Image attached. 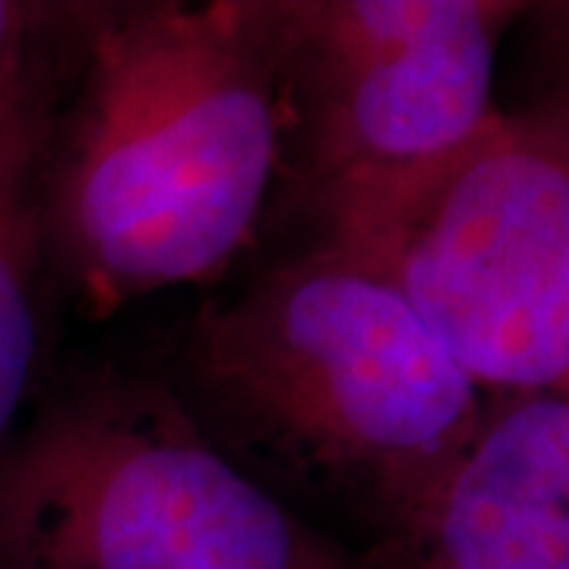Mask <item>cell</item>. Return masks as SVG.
<instances>
[{
    "instance_id": "cell-5",
    "label": "cell",
    "mask_w": 569,
    "mask_h": 569,
    "mask_svg": "<svg viewBox=\"0 0 569 569\" xmlns=\"http://www.w3.org/2000/svg\"><path fill=\"white\" fill-rule=\"evenodd\" d=\"M526 3L276 0L284 142L298 190L348 171L415 162L493 111L497 41Z\"/></svg>"
},
{
    "instance_id": "cell-6",
    "label": "cell",
    "mask_w": 569,
    "mask_h": 569,
    "mask_svg": "<svg viewBox=\"0 0 569 569\" xmlns=\"http://www.w3.org/2000/svg\"><path fill=\"white\" fill-rule=\"evenodd\" d=\"M355 569H569L567 392L490 396L471 440Z\"/></svg>"
},
{
    "instance_id": "cell-3",
    "label": "cell",
    "mask_w": 569,
    "mask_h": 569,
    "mask_svg": "<svg viewBox=\"0 0 569 569\" xmlns=\"http://www.w3.org/2000/svg\"><path fill=\"white\" fill-rule=\"evenodd\" d=\"M301 197L313 250L387 284L488 396L567 392L563 104L490 111L468 137Z\"/></svg>"
},
{
    "instance_id": "cell-1",
    "label": "cell",
    "mask_w": 569,
    "mask_h": 569,
    "mask_svg": "<svg viewBox=\"0 0 569 569\" xmlns=\"http://www.w3.org/2000/svg\"><path fill=\"white\" fill-rule=\"evenodd\" d=\"M41 171L44 263L96 320L222 272L282 164L276 0L80 3Z\"/></svg>"
},
{
    "instance_id": "cell-7",
    "label": "cell",
    "mask_w": 569,
    "mask_h": 569,
    "mask_svg": "<svg viewBox=\"0 0 569 569\" xmlns=\"http://www.w3.org/2000/svg\"><path fill=\"white\" fill-rule=\"evenodd\" d=\"M73 17L63 10L10 96L0 102V437L20 408L39 346L36 276L44 266L41 171L70 82Z\"/></svg>"
},
{
    "instance_id": "cell-8",
    "label": "cell",
    "mask_w": 569,
    "mask_h": 569,
    "mask_svg": "<svg viewBox=\"0 0 569 569\" xmlns=\"http://www.w3.org/2000/svg\"><path fill=\"white\" fill-rule=\"evenodd\" d=\"M63 10L58 3L0 0V102L10 96L26 67L39 54L44 39L58 29Z\"/></svg>"
},
{
    "instance_id": "cell-2",
    "label": "cell",
    "mask_w": 569,
    "mask_h": 569,
    "mask_svg": "<svg viewBox=\"0 0 569 569\" xmlns=\"http://www.w3.org/2000/svg\"><path fill=\"white\" fill-rule=\"evenodd\" d=\"M181 389L222 452L342 497L377 531L447 471L490 399L387 284L313 247L197 313Z\"/></svg>"
},
{
    "instance_id": "cell-4",
    "label": "cell",
    "mask_w": 569,
    "mask_h": 569,
    "mask_svg": "<svg viewBox=\"0 0 569 569\" xmlns=\"http://www.w3.org/2000/svg\"><path fill=\"white\" fill-rule=\"evenodd\" d=\"M171 383L99 370L0 449V569H355Z\"/></svg>"
}]
</instances>
